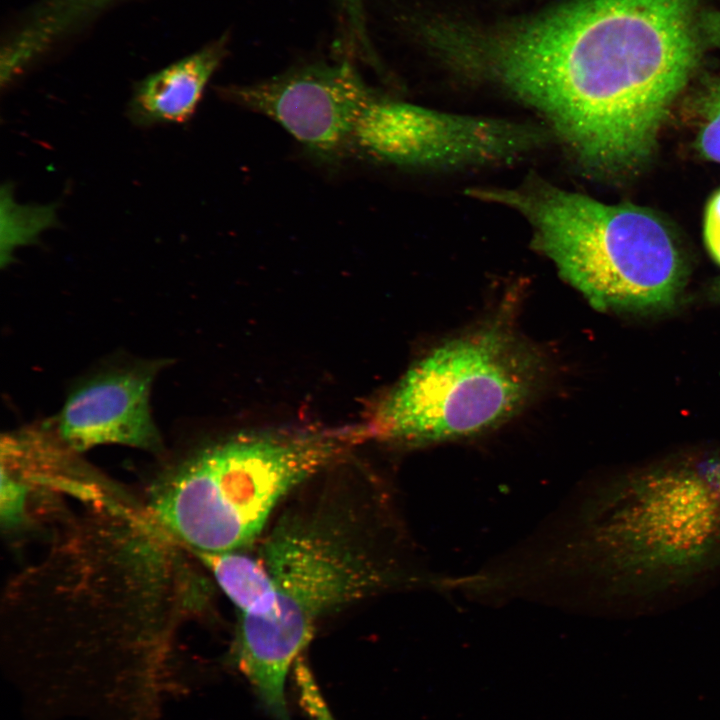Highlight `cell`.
Here are the masks:
<instances>
[{
	"instance_id": "ba28073f",
	"label": "cell",
	"mask_w": 720,
	"mask_h": 720,
	"mask_svg": "<svg viewBox=\"0 0 720 720\" xmlns=\"http://www.w3.org/2000/svg\"><path fill=\"white\" fill-rule=\"evenodd\" d=\"M379 93L349 63H314L221 89L230 102L277 122L306 151L335 160L350 150L363 110Z\"/></svg>"
},
{
	"instance_id": "3957f363",
	"label": "cell",
	"mask_w": 720,
	"mask_h": 720,
	"mask_svg": "<svg viewBox=\"0 0 720 720\" xmlns=\"http://www.w3.org/2000/svg\"><path fill=\"white\" fill-rule=\"evenodd\" d=\"M466 194L520 215L532 246L598 310L664 309L682 288L675 242L645 209L607 204L537 175L512 187H472Z\"/></svg>"
},
{
	"instance_id": "4fadbf2b",
	"label": "cell",
	"mask_w": 720,
	"mask_h": 720,
	"mask_svg": "<svg viewBox=\"0 0 720 720\" xmlns=\"http://www.w3.org/2000/svg\"><path fill=\"white\" fill-rule=\"evenodd\" d=\"M703 104L697 147L705 158L720 163V82L709 87Z\"/></svg>"
},
{
	"instance_id": "6da1fadb",
	"label": "cell",
	"mask_w": 720,
	"mask_h": 720,
	"mask_svg": "<svg viewBox=\"0 0 720 720\" xmlns=\"http://www.w3.org/2000/svg\"><path fill=\"white\" fill-rule=\"evenodd\" d=\"M697 0H572L510 24L460 25V72L537 113L570 155L615 173L651 153L694 72Z\"/></svg>"
},
{
	"instance_id": "5b68a950",
	"label": "cell",
	"mask_w": 720,
	"mask_h": 720,
	"mask_svg": "<svg viewBox=\"0 0 720 720\" xmlns=\"http://www.w3.org/2000/svg\"><path fill=\"white\" fill-rule=\"evenodd\" d=\"M543 376L536 349L494 320L412 366L379 404L370 432L406 446L478 434L518 412Z\"/></svg>"
},
{
	"instance_id": "e0dca14e",
	"label": "cell",
	"mask_w": 720,
	"mask_h": 720,
	"mask_svg": "<svg viewBox=\"0 0 720 720\" xmlns=\"http://www.w3.org/2000/svg\"><path fill=\"white\" fill-rule=\"evenodd\" d=\"M341 1L347 5H355V4H358L361 0H341Z\"/></svg>"
},
{
	"instance_id": "8992f818",
	"label": "cell",
	"mask_w": 720,
	"mask_h": 720,
	"mask_svg": "<svg viewBox=\"0 0 720 720\" xmlns=\"http://www.w3.org/2000/svg\"><path fill=\"white\" fill-rule=\"evenodd\" d=\"M590 511L584 544L599 568L621 578L687 573L720 536V501L691 470L665 469L612 488Z\"/></svg>"
},
{
	"instance_id": "8fae6325",
	"label": "cell",
	"mask_w": 720,
	"mask_h": 720,
	"mask_svg": "<svg viewBox=\"0 0 720 720\" xmlns=\"http://www.w3.org/2000/svg\"><path fill=\"white\" fill-rule=\"evenodd\" d=\"M117 1H40L2 46L3 65L21 73L59 40Z\"/></svg>"
},
{
	"instance_id": "9a60e30c",
	"label": "cell",
	"mask_w": 720,
	"mask_h": 720,
	"mask_svg": "<svg viewBox=\"0 0 720 720\" xmlns=\"http://www.w3.org/2000/svg\"><path fill=\"white\" fill-rule=\"evenodd\" d=\"M700 29L703 40L720 50V10L701 13Z\"/></svg>"
},
{
	"instance_id": "52a82bcc",
	"label": "cell",
	"mask_w": 720,
	"mask_h": 720,
	"mask_svg": "<svg viewBox=\"0 0 720 720\" xmlns=\"http://www.w3.org/2000/svg\"><path fill=\"white\" fill-rule=\"evenodd\" d=\"M547 128L503 118L435 110L378 94L355 125L350 150L415 170L504 165L543 148Z\"/></svg>"
},
{
	"instance_id": "277c9868",
	"label": "cell",
	"mask_w": 720,
	"mask_h": 720,
	"mask_svg": "<svg viewBox=\"0 0 720 720\" xmlns=\"http://www.w3.org/2000/svg\"><path fill=\"white\" fill-rule=\"evenodd\" d=\"M365 435L360 429L232 436L200 450L161 482L152 511L196 552L246 549L288 496Z\"/></svg>"
},
{
	"instance_id": "30bf717a",
	"label": "cell",
	"mask_w": 720,
	"mask_h": 720,
	"mask_svg": "<svg viewBox=\"0 0 720 720\" xmlns=\"http://www.w3.org/2000/svg\"><path fill=\"white\" fill-rule=\"evenodd\" d=\"M226 44L222 37L140 81L128 104L129 119L140 127L187 121L224 59Z\"/></svg>"
},
{
	"instance_id": "9c48e42d",
	"label": "cell",
	"mask_w": 720,
	"mask_h": 720,
	"mask_svg": "<svg viewBox=\"0 0 720 720\" xmlns=\"http://www.w3.org/2000/svg\"><path fill=\"white\" fill-rule=\"evenodd\" d=\"M154 374L152 367L124 369L78 387L59 417L62 440L78 451L108 443L158 449L160 437L149 407Z\"/></svg>"
},
{
	"instance_id": "2e32d148",
	"label": "cell",
	"mask_w": 720,
	"mask_h": 720,
	"mask_svg": "<svg viewBox=\"0 0 720 720\" xmlns=\"http://www.w3.org/2000/svg\"><path fill=\"white\" fill-rule=\"evenodd\" d=\"M703 476L714 489L720 501V460L708 464Z\"/></svg>"
},
{
	"instance_id": "5bb4252c",
	"label": "cell",
	"mask_w": 720,
	"mask_h": 720,
	"mask_svg": "<svg viewBox=\"0 0 720 720\" xmlns=\"http://www.w3.org/2000/svg\"><path fill=\"white\" fill-rule=\"evenodd\" d=\"M704 238L710 254L720 264V191L712 197L707 205Z\"/></svg>"
},
{
	"instance_id": "7a4b0ae2",
	"label": "cell",
	"mask_w": 720,
	"mask_h": 720,
	"mask_svg": "<svg viewBox=\"0 0 720 720\" xmlns=\"http://www.w3.org/2000/svg\"><path fill=\"white\" fill-rule=\"evenodd\" d=\"M377 506L352 488H319L245 549L259 599L239 615L233 657L275 720H290L285 682L318 625L395 582Z\"/></svg>"
},
{
	"instance_id": "7c38bea8",
	"label": "cell",
	"mask_w": 720,
	"mask_h": 720,
	"mask_svg": "<svg viewBox=\"0 0 720 720\" xmlns=\"http://www.w3.org/2000/svg\"><path fill=\"white\" fill-rule=\"evenodd\" d=\"M58 223L56 204H20L13 186L1 188V265L11 261L14 251L38 240L46 229Z\"/></svg>"
}]
</instances>
